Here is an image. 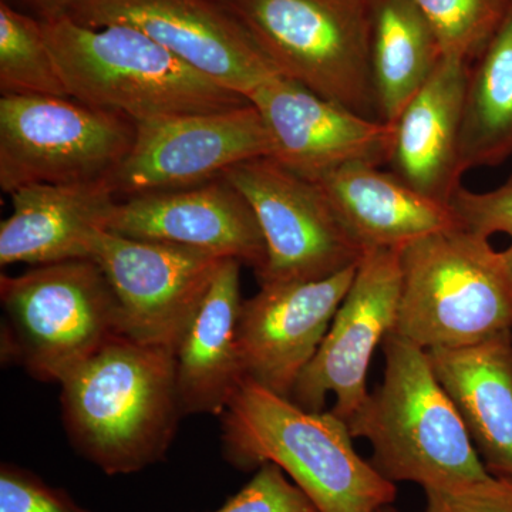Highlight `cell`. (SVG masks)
Segmentation results:
<instances>
[{
    "instance_id": "29",
    "label": "cell",
    "mask_w": 512,
    "mask_h": 512,
    "mask_svg": "<svg viewBox=\"0 0 512 512\" xmlns=\"http://www.w3.org/2000/svg\"><path fill=\"white\" fill-rule=\"evenodd\" d=\"M423 512H512V481L491 476L466 487L430 488Z\"/></svg>"
},
{
    "instance_id": "30",
    "label": "cell",
    "mask_w": 512,
    "mask_h": 512,
    "mask_svg": "<svg viewBox=\"0 0 512 512\" xmlns=\"http://www.w3.org/2000/svg\"><path fill=\"white\" fill-rule=\"evenodd\" d=\"M22 2L35 10L40 20H46L67 15L83 0H22Z\"/></svg>"
},
{
    "instance_id": "8",
    "label": "cell",
    "mask_w": 512,
    "mask_h": 512,
    "mask_svg": "<svg viewBox=\"0 0 512 512\" xmlns=\"http://www.w3.org/2000/svg\"><path fill=\"white\" fill-rule=\"evenodd\" d=\"M136 131L127 116L72 97L2 96L0 187L10 195L29 185L113 177Z\"/></svg>"
},
{
    "instance_id": "9",
    "label": "cell",
    "mask_w": 512,
    "mask_h": 512,
    "mask_svg": "<svg viewBox=\"0 0 512 512\" xmlns=\"http://www.w3.org/2000/svg\"><path fill=\"white\" fill-rule=\"evenodd\" d=\"M222 177L247 198L264 235L268 258L259 285L318 281L365 254L322 188L274 158L245 161Z\"/></svg>"
},
{
    "instance_id": "4",
    "label": "cell",
    "mask_w": 512,
    "mask_h": 512,
    "mask_svg": "<svg viewBox=\"0 0 512 512\" xmlns=\"http://www.w3.org/2000/svg\"><path fill=\"white\" fill-rule=\"evenodd\" d=\"M42 26L69 96L94 109L144 123L249 103L130 26L87 28L67 15Z\"/></svg>"
},
{
    "instance_id": "23",
    "label": "cell",
    "mask_w": 512,
    "mask_h": 512,
    "mask_svg": "<svg viewBox=\"0 0 512 512\" xmlns=\"http://www.w3.org/2000/svg\"><path fill=\"white\" fill-rule=\"evenodd\" d=\"M512 156V10L468 74L460 163L494 167Z\"/></svg>"
},
{
    "instance_id": "18",
    "label": "cell",
    "mask_w": 512,
    "mask_h": 512,
    "mask_svg": "<svg viewBox=\"0 0 512 512\" xmlns=\"http://www.w3.org/2000/svg\"><path fill=\"white\" fill-rule=\"evenodd\" d=\"M470 67L444 56L394 123L392 173L444 204L463 187L460 138Z\"/></svg>"
},
{
    "instance_id": "20",
    "label": "cell",
    "mask_w": 512,
    "mask_h": 512,
    "mask_svg": "<svg viewBox=\"0 0 512 512\" xmlns=\"http://www.w3.org/2000/svg\"><path fill=\"white\" fill-rule=\"evenodd\" d=\"M491 476L512 481V332L477 345L427 350Z\"/></svg>"
},
{
    "instance_id": "2",
    "label": "cell",
    "mask_w": 512,
    "mask_h": 512,
    "mask_svg": "<svg viewBox=\"0 0 512 512\" xmlns=\"http://www.w3.org/2000/svg\"><path fill=\"white\" fill-rule=\"evenodd\" d=\"M221 440L232 467L276 464L320 512H377L396 500V484L356 453L345 421L248 380L222 414Z\"/></svg>"
},
{
    "instance_id": "16",
    "label": "cell",
    "mask_w": 512,
    "mask_h": 512,
    "mask_svg": "<svg viewBox=\"0 0 512 512\" xmlns=\"http://www.w3.org/2000/svg\"><path fill=\"white\" fill-rule=\"evenodd\" d=\"M109 231L235 259L258 275L266 265L264 235L247 198L227 178L197 187L147 192L117 204Z\"/></svg>"
},
{
    "instance_id": "6",
    "label": "cell",
    "mask_w": 512,
    "mask_h": 512,
    "mask_svg": "<svg viewBox=\"0 0 512 512\" xmlns=\"http://www.w3.org/2000/svg\"><path fill=\"white\" fill-rule=\"evenodd\" d=\"M276 73L380 120L372 77L373 0H221Z\"/></svg>"
},
{
    "instance_id": "14",
    "label": "cell",
    "mask_w": 512,
    "mask_h": 512,
    "mask_svg": "<svg viewBox=\"0 0 512 512\" xmlns=\"http://www.w3.org/2000/svg\"><path fill=\"white\" fill-rule=\"evenodd\" d=\"M357 264L318 281L259 285L242 302L238 350L245 380L291 396L332 325Z\"/></svg>"
},
{
    "instance_id": "5",
    "label": "cell",
    "mask_w": 512,
    "mask_h": 512,
    "mask_svg": "<svg viewBox=\"0 0 512 512\" xmlns=\"http://www.w3.org/2000/svg\"><path fill=\"white\" fill-rule=\"evenodd\" d=\"M402 292L393 333L424 350L477 345L512 330V276L503 252L463 227L400 252Z\"/></svg>"
},
{
    "instance_id": "11",
    "label": "cell",
    "mask_w": 512,
    "mask_h": 512,
    "mask_svg": "<svg viewBox=\"0 0 512 512\" xmlns=\"http://www.w3.org/2000/svg\"><path fill=\"white\" fill-rule=\"evenodd\" d=\"M92 259L116 298L120 335L173 352L224 261L110 231L96 239Z\"/></svg>"
},
{
    "instance_id": "26",
    "label": "cell",
    "mask_w": 512,
    "mask_h": 512,
    "mask_svg": "<svg viewBox=\"0 0 512 512\" xmlns=\"http://www.w3.org/2000/svg\"><path fill=\"white\" fill-rule=\"evenodd\" d=\"M211 512H320L276 464L256 468L254 477L237 494Z\"/></svg>"
},
{
    "instance_id": "27",
    "label": "cell",
    "mask_w": 512,
    "mask_h": 512,
    "mask_svg": "<svg viewBox=\"0 0 512 512\" xmlns=\"http://www.w3.org/2000/svg\"><path fill=\"white\" fill-rule=\"evenodd\" d=\"M0 512H92L28 468L0 466Z\"/></svg>"
},
{
    "instance_id": "21",
    "label": "cell",
    "mask_w": 512,
    "mask_h": 512,
    "mask_svg": "<svg viewBox=\"0 0 512 512\" xmlns=\"http://www.w3.org/2000/svg\"><path fill=\"white\" fill-rule=\"evenodd\" d=\"M315 183L365 252L403 248L434 232L461 227L451 204L421 194L376 165H346Z\"/></svg>"
},
{
    "instance_id": "7",
    "label": "cell",
    "mask_w": 512,
    "mask_h": 512,
    "mask_svg": "<svg viewBox=\"0 0 512 512\" xmlns=\"http://www.w3.org/2000/svg\"><path fill=\"white\" fill-rule=\"evenodd\" d=\"M2 359L39 382L62 384L114 336L119 308L93 259L0 276Z\"/></svg>"
},
{
    "instance_id": "22",
    "label": "cell",
    "mask_w": 512,
    "mask_h": 512,
    "mask_svg": "<svg viewBox=\"0 0 512 512\" xmlns=\"http://www.w3.org/2000/svg\"><path fill=\"white\" fill-rule=\"evenodd\" d=\"M414 0H373L372 77L380 120L394 124L443 59Z\"/></svg>"
},
{
    "instance_id": "19",
    "label": "cell",
    "mask_w": 512,
    "mask_h": 512,
    "mask_svg": "<svg viewBox=\"0 0 512 512\" xmlns=\"http://www.w3.org/2000/svg\"><path fill=\"white\" fill-rule=\"evenodd\" d=\"M241 262L224 259L174 350L175 382L184 416H222L245 382L238 350Z\"/></svg>"
},
{
    "instance_id": "32",
    "label": "cell",
    "mask_w": 512,
    "mask_h": 512,
    "mask_svg": "<svg viewBox=\"0 0 512 512\" xmlns=\"http://www.w3.org/2000/svg\"><path fill=\"white\" fill-rule=\"evenodd\" d=\"M377 512H399L396 510V508L393 507V505H386V507L380 508Z\"/></svg>"
},
{
    "instance_id": "15",
    "label": "cell",
    "mask_w": 512,
    "mask_h": 512,
    "mask_svg": "<svg viewBox=\"0 0 512 512\" xmlns=\"http://www.w3.org/2000/svg\"><path fill=\"white\" fill-rule=\"evenodd\" d=\"M271 138V158L311 181L353 164H389L394 124L360 116L274 76L248 97Z\"/></svg>"
},
{
    "instance_id": "10",
    "label": "cell",
    "mask_w": 512,
    "mask_h": 512,
    "mask_svg": "<svg viewBox=\"0 0 512 512\" xmlns=\"http://www.w3.org/2000/svg\"><path fill=\"white\" fill-rule=\"evenodd\" d=\"M400 252L402 248L369 249L360 258L325 339L289 396L302 409L322 412L326 397L333 394L330 412L348 424L365 406L373 353L396 328L399 315Z\"/></svg>"
},
{
    "instance_id": "17",
    "label": "cell",
    "mask_w": 512,
    "mask_h": 512,
    "mask_svg": "<svg viewBox=\"0 0 512 512\" xmlns=\"http://www.w3.org/2000/svg\"><path fill=\"white\" fill-rule=\"evenodd\" d=\"M117 195L113 177L13 191L12 214L0 224V265L92 259L96 239L109 231Z\"/></svg>"
},
{
    "instance_id": "25",
    "label": "cell",
    "mask_w": 512,
    "mask_h": 512,
    "mask_svg": "<svg viewBox=\"0 0 512 512\" xmlns=\"http://www.w3.org/2000/svg\"><path fill=\"white\" fill-rule=\"evenodd\" d=\"M439 37L443 55L476 62L504 25L512 0H414Z\"/></svg>"
},
{
    "instance_id": "12",
    "label": "cell",
    "mask_w": 512,
    "mask_h": 512,
    "mask_svg": "<svg viewBox=\"0 0 512 512\" xmlns=\"http://www.w3.org/2000/svg\"><path fill=\"white\" fill-rule=\"evenodd\" d=\"M69 18L87 28L130 26L212 82L249 94L278 76L221 0H83Z\"/></svg>"
},
{
    "instance_id": "3",
    "label": "cell",
    "mask_w": 512,
    "mask_h": 512,
    "mask_svg": "<svg viewBox=\"0 0 512 512\" xmlns=\"http://www.w3.org/2000/svg\"><path fill=\"white\" fill-rule=\"evenodd\" d=\"M383 349V383L348 423L353 439L372 443L373 467L392 483H416L423 490L490 478L427 350L393 332Z\"/></svg>"
},
{
    "instance_id": "24",
    "label": "cell",
    "mask_w": 512,
    "mask_h": 512,
    "mask_svg": "<svg viewBox=\"0 0 512 512\" xmlns=\"http://www.w3.org/2000/svg\"><path fill=\"white\" fill-rule=\"evenodd\" d=\"M2 96L70 97L47 46L42 20L0 2Z\"/></svg>"
},
{
    "instance_id": "31",
    "label": "cell",
    "mask_w": 512,
    "mask_h": 512,
    "mask_svg": "<svg viewBox=\"0 0 512 512\" xmlns=\"http://www.w3.org/2000/svg\"><path fill=\"white\" fill-rule=\"evenodd\" d=\"M510 237H511L510 247H508L507 249H505V251H503V255H504V259H505V264H507L508 271H510V274L512 276V235H510Z\"/></svg>"
},
{
    "instance_id": "28",
    "label": "cell",
    "mask_w": 512,
    "mask_h": 512,
    "mask_svg": "<svg viewBox=\"0 0 512 512\" xmlns=\"http://www.w3.org/2000/svg\"><path fill=\"white\" fill-rule=\"evenodd\" d=\"M461 227L490 238L512 235V177L493 191L474 192L461 187L450 202Z\"/></svg>"
},
{
    "instance_id": "1",
    "label": "cell",
    "mask_w": 512,
    "mask_h": 512,
    "mask_svg": "<svg viewBox=\"0 0 512 512\" xmlns=\"http://www.w3.org/2000/svg\"><path fill=\"white\" fill-rule=\"evenodd\" d=\"M60 386L64 430L84 460L107 476L165 460L184 416L173 350L117 335Z\"/></svg>"
},
{
    "instance_id": "13",
    "label": "cell",
    "mask_w": 512,
    "mask_h": 512,
    "mask_svg": "<svg viewBox=\"0 0 512 512\" xmlns=\"http://www.w3.org/2000/svg\"><path fill=\"white\" fill-rule=\"evenodd\" d=\"M136 126L133 147L113 174L117 194L126 198L197 187L272 154L268 130L252 103Z\"/></svg>"
}]
</instances>
